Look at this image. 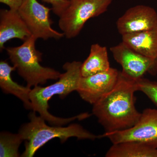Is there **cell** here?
<instances>
[{"mask_svg": "<svg viewBox=\"0 0 157 157\" xmlns=\"http://www.w3.org/2000/svg\"><path fill=\"white\" fill-rule=\"evenodd\" d=\"M136 91V81L120 72L114 87L93 104V113L106 132L126 130L137 123L141 113L135 107Z\"/></svg>", "mask_w": 157, "mask_h": 157, "instance_id": "cell-1", "label": "cell"}, {"mask_svg": "<svg viewBox=\"0 0 157 157\" xmlns=\"http://www.w3.org/2000/svg\"><path fill=\"white\" fill-rule=\"evenodd\" d=\"M82 64L81 62L75 61L66 63L63 66L65 72L62 73L57 82L45 87L37 86L31 90L30 99L32 110L39 113L40 116L52 125L61 126L75 120H82L90 116L88 113H83L64 118L54 116L48 111V101L54 96L58 95L61 98H65L70 93L77 90L82 77Z\"/></svg>", "mask_w": 157, "mask_h": 157, "instance_id": "cell-2", "label": "cell"}, {"mask_svg": "<svg viewBox=\"0 0 157 157\" xmlns=\"http://www.w3.org/2000/svg\"><path fill=\"white\" fill-rule=\"evenodd\" d=\"M29 122L23 124L18 132L25 141V150L21 157L33 156L39 148L56 138H59L62 143L72 137L92 140L99 138L78 124H71L67 127L49 126L45 123L46 121L40 116H37L34 111L29 113Z\"/></svg>", "mask_w": 157, "mask_h": 157, "instance_id": "cell-3", "label": "cell"}, {"mask_svg": "<svg viewBox=\"0 0 157 157\" xmlns=\"http://www.w3.org/2000/svg\"><path fill=\"white\" fill-rule=\"evenodd\" d=\"M37 40L31 36L19 46L6 48L13 66L30 88L45 84L48 80L59 79L62 74L52 68L41 65L42 53L36 48Z\"/></svg>", "mask_w": 157, "mask_h": 157, "instance_id": "cell-4", "label": "cell"}, {"mask_svg": "<svg viewBox=\"0 0 157 157\" xmlns=\"http://www.w3.org/2000/svg\"><path fill=\"white\" fill-rule=\"evenodd\" d=\"M70 5L60 16L59 26L67 39L80 33L89 20L107 11L113 0H69Z\"/></svg>", "mask_w": 157, "mask_h": 157, "instance_id": "cell-5", "label": "cell"}, {"mask_svg": "<svg viewBox=\"0 0 157 157\" xmlns=\"http://www.w3.org/2000/svg\"><path fill=\"white\" fill-rule=\"evenodd\" d=\"M98 137H107L113 144L137 141L157 148V109L147 108L144 110L137 123L130 128L105 132Z\"/></svg>", "mask_w": 157, "mask_h": 157, "instance_id": "cell-6", "label": "cell"}, {"mask_svg": "<svg viewBox=\"0 0 157 157\" xmlns=\"http://www.w3.org/2000/svg\"><path fill=\"white\" fill-rule=\"evenodd\" d=\"M17 11L32 36L37 39H59L64 36L63 33L52 27L53 23L50 17L52 8L42 5L37 0H24Z\"/></svg>", "mask_w": 157, "mask_h": 157, "instance_id": "cell-7", "label": "cell"}, {"mask_svg": "<svg viewBox=\"0 0 157 157\" xmlns=\"http://www.w3.org/2000/svg\"><path fill=\"white\" fill-rule=\"evenodd\" d=\"M116 61L122 68L121 73L128 78L137 80L147 73L157 74V59L138 53L122 41L110 48Z\"/></svg>", "mask_w": 157, "mask_h": 157, "instance_id": "cell-8", "label": "cell"}, {"mask_svg": "<svg viewBox=\"0 0 157 157\" xmlns=\"http://www.w3.org/2000/svg\"><path fill=\"white\" fill-rule=\"evenodd\" d=\"M119 73L116 69L110 67L104 72L82 76L76 91L82 100L90 104H95L114 87Z\"/></svg>", "mask_w": 157, "mask_h": 157, "instance_id": "cell-9", "label": "cell"}, {"mask_svg": "<svg viewBox=\"0 0 157 157\" xmlns=\"http://www.w3.org/2000/svg\"><path fill=\"white\" fill-rule=\"evenodd\" d=\"M116 25L121 36L151 29L157 27V13L149 6L137 5L127 10Z\"/></svg>", "mask_w": 157, "mask_h": 157, "instance_id": "cell-10", "label": "cell"}, {"mask_svg": "<svg viewBox=\"0 0 157 157\" xmlns=\"http://www.w3.org/2000/svg\"><path fill=\"white\" fill-rule=\"evenodd\" d=\"M32 35L18 11L1 9L0 11V50L5 49V44L11 39L25 41Z\"/></svg>", "mask_w": 157, "mask_h": 157, "instance_id": "cell-11", "label": "cell"}, {"mask_svg": "<svg viewBox=\"0 0 157 157\" xmlns=\"http://www.w3.org/2000/svg\"><path fill=\"white\" fill-rule=\"evenodd\" d=\"M122 40L133 50L157 59V27L140 33L123 35Z\"/></svg>", "mask_w": 157, "mask_h": 157, "instance_id": "cell-12", "label": "cell"}, {"mask_svg": "<svg viewBox=\"0 0 157 157\" xmlns=\"http://www.w3.org/2000/svg\"><path fill=\"white\" fill-rule=\"evenodd\" d=\"M16 70L14 66L11 67L6 61L0 62V86L3 91L17 97L23 103L26 109H32L30 99L32 89L27 86H24L13 81L11 73Z\"/></svg>", "mask_w": 157, "mask_h": 157, "instance_id": "cell-13", "label": "cell"}, {"mask_svg": "<svg viewBox=\"0 0 157 157\" xmlns=\"http://www.w3.org/2000/svg\"><path fill=\"white\" fill-rule=\"evenodd\" d=\"M110 68L107 48L97 43L93 44L89 55L82 64L81 76L86 77L107 71Z\"/></svg>", "mask_w": 157, "mask_h": 157, "instance_id": "cell-14", "label": "cell"}, {"mask_svg": "<svg viewBox=\"0 0 157 157\" xmlns=\"http://www.w3.org/2000/svg\"><path fill=\"white\" fill-rule=\"evenodd\" d=\"M107 157H157V148L141 142L126 141L113 144L105 155Z\"/></svg>", "mask_w": 157, "mask_h": 157, "instance_id": "cell-15", "label": "cell"}, {"mask_svg": "<svg viewBox=\"0 0 157 157\" xmlns=\"http://www.w3.org/2000/svg\"><path fill=\"white\" fill-rule=\"evenodd\" d=\"M24 141L20 135L2 132L0 135V157H18V149Z\"/></svg>", "mask_w": 157, "mask_h": 157, "instance_id": "cell-16", "label": "cell"}, {"mask_svg": "<svg viewBox=\"0 0 157 157\" xmlns=\"http://www.w3.org/2000/svg\"><path fill=\"white\" fill-rule=\"evenodd\" d=\"M136 81L137 90L144 93L157 106V82L143 78Z\"/></svg>", "mask_w": 157, "mask_h": 157, "instance_id": "cell-17", "label": "cell"}, {"mask_svg": "<svg viewBox=\"0 0 157 157\" xmlns=\"http://www.w3.org/2000/svg\"><path fill=\"white\" fill-rule=\"evenodd\" d=\"M44 2L50 4L54 14L59 17L67 8L70 2L69 0H42Z\"/></svg>", "mask_w": 157, "mask_h": 157, "instance_id": "cell-18", "label": "cell"}, {"mask_svg": "<svg viewBox=\"0 0 157 157\" xmlns=\"http://www.w3.org/2000/svg\"><path fill=\"white\" fill-rule=\"evenodd\" d=\"M24 0H0V2L5 4L12 10H18Z\"/></svg>", "mask_w": 157, "mask_h": 157, "instance_id": "cell-19", "label": "cell"}]
</instances>
